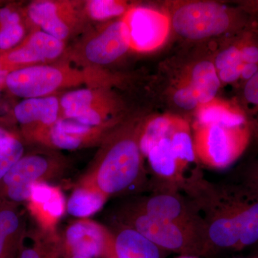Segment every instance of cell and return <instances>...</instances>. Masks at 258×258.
<instances>
[{"instance_id": "6da1fadb", "label": "cell", "mask_w": 258, "mask_h": 258, "mask_svg": "<svg viewBox=\"0 0 258 258\" xmlns=\"http://www.w3.org/2000/svg\"><path fill=\"white\" fill-rule=\"evenodd\" d=\"M194 203L206 225L207 249H243L258 244V188L252 182L232 186L203 185Z\"/></svg>"}, {"instance_id": "7a4b0ae2", "label": "cell", "mask_w": 258, "mask_h": 258, "mask_svg": "<svg viewBox=\"0 0 258 258\" xmlns=\"http://www.w3.org/2000/svg\"><path fill=\"white\" fill-rule=\"evenodd\" d=\"M144 119L120 122L101 144L94 163L83 185L107 197L121 195L142 182L143 155L139 137Z\"/></svg>"}, {"instance_id": "3957f363", "label": "cell", "mask_w": 258, "mask_h": 258, "mask_svg": "<svg viewBox=\"0 0 258 258\" xmlns=\"http://www.w3.org/2000/svg\"><path fill=\"white\" fill-rule=\"evenodd\" d=\"M108 79L98 70L61 62L12 71L5 83L13 94L28 99L54 96L62 90L79 87L85 83H104Z\"/></svg>"}, {"instance_id": "277c9868", "label": "cell", "mask_w": 258, "mask_h": 258, "mask_svg": "<svg viewBox=\"0 0 258 258\" xmlns=\"http://www.w3.org/2000/svg\"><path fill=\"white\" fill-rule=\"evenodd\" d=\"M247 13L208 2L179 5L173 12L171 23L180 36L202 40L227 32L242 31L248 26Z\"/></svg>"}, {"instance_id": "5b68a950", "label": "cell", "mask_w": 258, "mask_h": 258, "mask_svg": "<svg viewBox=\"0 0 258 258\" xmlns=\"http://www.w3.org/2000/svg\"><path fill=\"white\" fill-rule=\"evenodd\" d=\"M252 137L249 124L226 126L195 124V155L204 165L222 169L235 162L245 152Z\"/></svg>"}, {"instance_id": "8992f818", "label": "cell", "mask_w": 258, "mask_h": 258, "mask_svg": "<svg viewBox=\"0 0 258 258\" xmlns=\"http://www.w3.org/2000/svg\"><path fill=\"white\" fill-rule=\"evenodd\" d=\"M120 225L132 227L164 250L195 255L207 249L205 237L174 222L144 213L134 206L125 208L120 215Z\"/></svg>"}, {"instance_id": "52a82bcc", "label": "cell", "mask_w": 258, "mask_h": 258, "mask_svg": "<svg viewBox=\"0 0 258 258\" xmlns=\"http://www.w3.org/2000/svg\"><path fill=\"white\" fill-rule=\"evenodd\" d=\"M128 50V32L121 17L88 32L66 55L85 69L98 70L113 63Z\"/></svg>"}, {"instance_id": "ba28073f", "label": "cell", "mask_w": 258, "mask_h": 258, "mask_svg": "<svg viewBox=\"0 0 258 258\" xmlns=\"http://www.w3.org/2000/svg\"><path fill=\"white\" fill-rule=\"evenodd\" d=\"M60 118L82 124L101 126L120 121V101L107 86L72 90L60 97Z\"/></svg>"}, {"instance_id": "9c48e42d", "label": "cell", "mask_w": 258, "mask_h": 258, "mask_svg": "<svg viewBox=\"0 0 258 258\" xmlns=\"http://www.w3.org/2000/svg\"><path fill=\"white\" fill-rule=\"evenodd\" d=\"M27 15L34 30H40L66 42L83 31L88 19L83 2L71 0H37L29 5Z\"/></svg>"}, {"instance_id": "30bf717a", "label": "cell", "mask_w": 258, "mask_h": 258, "mask_svg": "<svg viewBox=\"0 0 258 258\" xmlns=\"http://www.w3.org/2000/svg\"><path fill=\"white\" fill-rule=\"evenodd\" d=\"M133 206L150 216L174 222L205 237L206 225L198 207L191 200L172 191H161Z\"/></svg>"}, {"instance_id": "8fae6325", "label": "cell", "mask_w": 258, "mask_h": 258, "mask_svg": "<svg viewBox=\"0 0 258 258\" xmlns=\"http://www.w3.org/2000/svg\"><path fill=\"white\" fill-rule=\"evenodd\" d=\"M128 32L130 50L151 52L164 44L170 29L167 15L141 6H131L122 16Z\"/></svg>"}, {"instance_id": "7c38bea8", "label": "cell", "mask_w": 258, "mask_h": 258, "mask_svg": "<svg viewBox=\"0 0 258 258\" xmlns=\"http://www.w3.org/2000/svg\"><path fill=\"white\" fill-rule=\"evenodd\" d=\"M66 52V42L42 30H34L20 46L10 50L0 60V69L9 74L32 66L53 63Z\"/></svg>"}, {"instance_id": "4fadbf2b", "label": "cell", "mask_w": 258, "mask_h": 258, "mask_svg": "<svg viewBox=\"0 0 258 258\" xmlns=\"http://www.w3.org/2000/svg\"><path fill=\"white\" fill-rule=\"evenodd\" d=\"M120 122L91 126L69 118H60L42 135L38 144L62 150H77L98 144L101 145L107 136Z\"/></svg>"}, {"instance_id": "5bb4252c", "label": "cell", "mask_w": 258, "mask_h": 258, "mask_svg": "<svg viewBox=\"0 0 258 258\" xmlns=\"http://www.w3.org/2000/svg\"><path fill=\"white\" fill-rule=\"evenodd\" d=\"M63 244L62 249L64 247L72 256L114 258L113 233L96 222L81 220L70 225L64 232Z\"/></svg>"}, {"instance_id": "9a60e30c", "label": "cell", "mask_w": 258, "mask_h": 258, "mask_svg": "<svg viewBox=\"0 0 258 258\" xmlns=\"http://www.w3.org/2000/svg\"><path fill=\"white\" fill-rule=\"evenodd\" d=\"M59 94L28 98L15 107V118L26 128L29 138L38 142L42 136L55 125L61 116Z\"/></svg>"}, {"instance_id": "2e32d148", "label": "cell", "mask_w": 258, "mask_h": 258, "mask_svg": "<svg viewBox=\"0 0 258 258\" xmlns=\"http://www.w3.org/2000/svg\"><path fill=\"white\" fill-rule=\"evenodd\" d=\"M64 161L52 152H38L20 159L2 180L4 187L34 184L57 175L63 170Z\"/></svg>"}, {"instance_id": "e0dca14e", "label": "cell", "mask_w": 258, "mask_h": 258, "mask_svg": "<svg viewBox=\"0 0 258 258\" xmlns=\"http://www.w3.org/2000/svg\"><path fill=\"white\" fill-rule=\"evenodd\" d=\"M113 235L114 258H161L164 249L132 227L120 225Z\"/></svg>"}, {"instance_id": "ac0fdd59", "label": "cell", "mask_w": 258, "mask_h": 258, "mask_svg": "<svg viewBox=\"0 0 258 258\" xmlns=\"http://www.w3.org/2000/svg\"><path fill=\"white\" fill-rule=\"evenodd\" d=\"M197 124L239 126L249 124L245 112L237 103L214 98L196 108Z\"/></svg>"}, {"instance_id": "d6986e66", "label": "cell", "mask_w": 258, "mask_h": 258, "mask_svg": "<svg viewBox=\"0 0 258 258\" xmlns=\"http://www.w3.org/2000/svg\"><path fill=\"white\" fill-rule=\"evenodd\" d=\"M168 137L170 139L180 176L184 179L185 169L197 159L189 123L183 118L173 116Z\"/></svg>"}, {"instance_id": "ffe728a7", "label": "cell", "mask_w": 258, "mask_h": 258, "mask_svg": "<svg viewBox=\"0 0 258 258\" xmlns=\"http://www.w3.org/2000/svg\"><path fill=\"white\" fill-rule=\"evenodd\" d=\"M147 157L154 174L159 179L171 183L184 181L180 176L170 139L168 136L161 139L151 149Z\"/></svg>"}, {"instance_id": "44dd1931", "label": "cell", "mask_w": 258, "mask_h": 258, "mask_svg": "<svg viewBox=\"0 0 258 258\" xmlns=\"http://www.w3.org/2000/svg\"><path fill=\"white\" fill-rule=\"evenodd\" d=\"M186 79L198 92L200 105L215 98L221 85L215 64L208 60L201 61L195 64L189 77Z\"/></svg>"}, {"instance_id": "7402d4cb", "label": "cell", "mask_w": 258, "mask_h": 258, "mask_svg": "<svg viewBox=\"0 0 258 258\" xmlns=\"http://www.w3.org/2000/svg\"><path fill=\"white\" fill-rule=\"evenodd\" d=\"M108 197L91 186L83 185L75 190L67 203V211L72 216L84 218L99 211Z\"/></svg>"}, {"instance_id": "603a6c76", "label": "cell", "mask_w": 258, "mask_h": 258, "mask_svg": "<svg viewBox=\"0 0 258 258\" xmlns=\"http://www.w3.org/2000/svg\"><path fill=\"white\" fill-rule=\"evenodd\" d=\"M173 116L174 115H158L144 120L139 137V147L144 157H147L151 149L161 139L167 137Z\"/></svg>"}, {"instance_id": "cb8c5ba5", "label": "cell", "mask_w": 258, "mask_h": 258, "mask_svg": "<svg viewBox=\"0 0 258 258\" xmlns=\"http://www.w3.org/2000/svg\"><path fill=\"white\" fill-rule=\"evenodd\" d=\"M131 6L120 0H88L83 1V12L88 20L104 23L121 18Z\"/></svg>"}, {"instance_id": "d4e9b609", "label": "cell", "mask_w": 258, "mask_h": 258, "mask_svg": "<svg viewBox=\"0 0 258 258\" xmlns=\"http://www.w3.org/2000/svg\"><path fill=\"white\" fill-rule=\"evenodd\" d=\"M23 144L10 135L0 141V181L23 157Z\"/></svg>"}, {"instance_id": "484cf974", "label": "cell", "mask_w": 258, "mask_h": 258, "mask_svg": "<svg viewBox=\"0 0 258 258\" xmlns=\"http://www.w3.org/2000/svg\"><path fill=\"white\" fill-rule=\"evenodd\" d=\"M62 252V244L57 240L39 241L20 252L18 258H58Z\"/></svg>"}, {"instance_id": "4316f807", "label": "cell", "mask_w": 258, "mask_h": 258, "mask_svg": "<svg viewBox=\"0 0 258 258\" xmlns=\"http://www.w3.org/2000/svg\"><path fill=\"white\" fill-rule=\"evenodd\" d=\"M173 99L178 106L184 109L197 108L200 105L198 93L187 79L184 80L183 83L179 85L174 93Z\"/></svg>"}, {"instance_id": "83f0119b", "label": "cell", "mask_w": 258, "mask_h": 258, "mask_svg": "<svg viewBox=\"0 0 258 258\" xmlns=\"http://www.w3.org/2000/svg\"><path fill=\"white\" fill-rule=\"evenodd\" d=\"M25 32L22 23L4 26L0 25V50L13 48L23 40Z\"/></svg>"}, {"instance_id": "f1b7e54d", "label": "cell", "mask_w": 258, "mask_h": 258, "mask_svg": "<svg viewBox=\"0 0 258 258\" xmlns=\"http://www.w3.org/2000/svg\"><path fill=\"white\" fill-rule=\"evenodd\" d=\"M255 37L249 30L240 37V56L244 63L258 64V40Z\"/></svg>"}, {"instance_id": "f546056e", "label": "cell", "mask_w": 258, "mask_h": 258, "mask_svg": "<svg viewBox=\"0 0 258 258\" xmlns=\"http://www.w3.org/2000/svg\"><path fill=\"white\" fill-rule=\"evenodd\" d=\"M240 38H239L235 44L222 51L217 55L215 63H214L217 71L232 66L240 61H242L240 56Z\"/></svg>"}, {"instance_id": "4dcf8cb0", "label": "cell", "mask_w": 258, "mask_h": 258, "mask_svg": "<svg viewBox=\"0 0 258 258\" xmlns=\"http://www.w3.org/2000/svg\"><path fill=\"white\" fill-rule=\"evenodd\" d=\"M0 225L11 240L20 228V219L13 210L4 209L0 210Z\"/></svg>"}, {"instance_id": "1f68e13d", "label": "cell", "mask_w": 258, "mask_h": 258, "mask_svg": "<svg viewBox=\"0 0 258 258\" xmlns=\"http://www.w3.org/2000/svg\"><path fill=\"white\" fill-rule=\"evenodd\" d=\"M32 185L33 184H24L8 186L5 188L7 196L10 200L16 203L27 201L31 196Z\"/></svg>"}, {"instance_id": "d6a6232c", "label": "cell", "mask_w": 258, "mask_h": 258, "mask_svg": "<svg viewBox=\"0 0 258 258\" xmlns=\"http://www.w3.org/2000/svg\"><path fill=\"white\" fill-rule=\"evenodd\" d=\"M244 62L242 61L226 67L217 71L220 82L224 83H233L240 79L241 74L243 69Z\"/></svg>"}, {"instance_id": "836d02e7", "label": "cell", "mask_w": 258, "mask_h": 258, "mask_svg": "<svg viewBox=\"0 0 258 258\" xmlns=\"http://www.w3.org/2000/svg\"><path fill=\"white\" fill-rule=\"evenodd\" d=\"M243 97L246 103L258 108V72L244 83Z\"/></svg>"}, {"instance_id": "e575fe53", "label": "cell", "mask_w": 258, "mask_h": 258, "mask_svg": "<svg viewBox=\"0 0 258 258\" xmlns=\"http://www.w3.org/2000/svg\"><path fill=\"white\" fill-rule=\"evenodd\" d=\"M9 237L0 225V258H13V250L10 246Z\"/></svg>"}, {"instance_id": "d590c367", "label": "cell", "mask_w": 258, "mask_h": 258, "mask_svg": "<svg viewBox=\"0 0 258 258\" xmlns=\"http://www.w3.org/2000/svg\"><path fill=\"white\" fill-rule=\"evenodd\" d=\"M258 72V64L244 63L240 79L244 83L248 81L251 78Z\"/></svg>"}, {"instance_id": "8d00e7d4", "label": "cell", "mask_w": 258, "mask_h": 258, "mask_svg": "<svg viewBox=\"0 0 258 258\" xmlns=\"http://www.w3.org/2000/svg\"><path fill=\"white\" fill-rule=\"evenodd\" d=\"M247 15H258V2H247V3H242V8Z\"/></svg>"}, {"instance_id": "74e56055", "label": "cell", "mask_w": 258, "mask_h": 258, "mask_svg": "<svg viewBox=\"0 0 258 258\" xmlns=\"http://www.w3.org/2000/svg\"><path fill=\"white\" fill-rule=\"evenodd\" d=\"M8 73L7 71H3L0 69V84L2 83H5V79H6L7 76H8Z\"/></svg>"}, {"instance_id": "f35d334b", "label": "cell", "mask_w": 258, "mask_h": 258, "mask_svg": "<svg viewBox=\"0 0 258 258\" xmlns=\"http://www.w3.org/2000/svg\"><path fill=\"white\" fill-rule=\"evenodd\" d=\"M9 136H10V134L8 133L7 131H5L4 128H1V127H0V141H1L2 139L9 137Z\"/></svg>"}, {"instance_id": "ab89813d", "label": "cell", "mask_w": 258, "mask_h": 258, "mask_svg": "<svg viewBox=\"0 0 258 258\" xmlns=\"http://www.w3.org/2000/svg\"><path fill=\"white\" fill-rule=\"evenodd\" d=\"M176 258H198L197 256L195 255H187V254H181L179 257Z\"/></svg>"}, {"instance_id": "60d3db41", "label": "cell", "mask_w": 258, "mask_h": 258, "mask_svg": "<svg viewBox=\"0 0 258 258\" xmlns=\"http://www.w3.org/2000/svg\"><path fill=\"white\" fill-rule=\"evenodd\" d=\"M252 182L258 188V172L257 174H256V176H254V179L252 180Z\"/></svg>"}, {"instance_id": "b9f144b4", "label": "cell", "mask_w": 258, "mask_h": 258, "mask_svg": "<svg viewBox=\"0 0 258 258\" xmlns=\"http://www.w3.org/2000/svg\"><path fill=\"white\" fill-rule=\"evenodd\" d=\"M71 258H86L84 257H82V256H72Z\"/></svg>"}]
</instances>
